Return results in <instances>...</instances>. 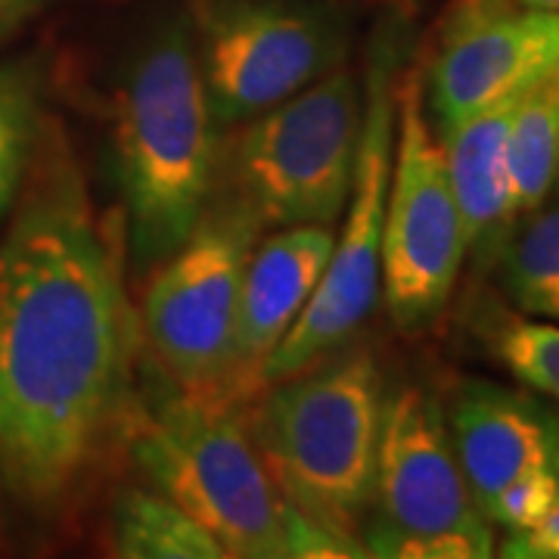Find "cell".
<instances>
[{"label": "cell", "mask_w": 559, "mask_h": 559, "mask_svg": "<svg viewBox=\"0 0 559 559\" xmlns=\"http://www.w3.org/2000/svg\"><path fill=\"white\" fill-rule=\"evenodd\" d=\"M377 520L364 522L367 557H495V525L463 479L444 404L423 385H401L385 399L380 463L373 485Z\"/></svg>", "instance_id": "8992f818"}, {"label": "cell", "mask_w": 559, "mask_h": 559, "mask_svg": "<svg viewBox=\"0 0 559 559\" xmlns=\"http://www.w3.org/2000/svg\"><path fill=\"white\" fill-rule=\"evenodd\" d=\"M559 500L557 466H544L528 476H522L513 485H507L498 498L488 503L485 516L491 525H503L507 532L525 528L535 520H540L554 503Z\"/></svg>", "instance_id": "ffe728a7"}, {"label": "cell", "mask_w": 559, "mask_h": 559, "mask_svg": "<svg viewBox=\"0 0 559 559\" xmlns=\"http://www.w3.org/2000/svg\"><path fill=\"white\" fill-rule=\"evenodd\" d=\"M267 385L249 436L280 495L305 516L360 540L380 463V364L367 352H333Z\"/></svg>", "instance_id": "3957f363"}, {"label": "cell", "mask_w": 559, "mask_h": 559, "mask_svg": "<svg viewBox=\"0 0 559 559\" xmlns=\"http://www.w3.org/2000/svg\"><path fill=\"white\" fill-rule=\"evenodd\" d=\"M500 557L510 559H559V500L532 525L507 532Z\"/></svg>", "instance_id": "7402d4cb"}, {"label": "cell", "mask_w": 559, "mask_h": 559, "mask_svg": "<svg viewBox=\"0 0 559 559\" xmlns=\"http://www.w3.org/2000/svg\"><path fill=\"white\" fill-rule=\"evenodd\" d=\"M50 0H0V40L40 13Z\"/></svg>", "instance_id": "603a6c76"}, {"label": "cell", "mask_w": 559, "mask_h": 559, "mask_svg": "<svg viewBox=\"0 0 559 559\" xmlns=\"http://www.w3.org/2000/svg\"><path fill=\"white\" fill-rule=\"evenodd\" d=\"M259 230L234 197L221 202L162 261L143 296V336L183 395L230 404L242 271Z\"/></svg>", "instance_id": "9c48e42d"}, {"label": "cell", "mask_w": 559, "mask_h": 559, "mask_svg": "<svg viewBox=\"0 0 559 559\" xmlns=\"http://www.w3.org/2000/svg\"><path fill=\"white\" fill-rule=\"evenodd\" d=\"M364 94L348 69H333L289 100L246 121L227 153L234 200L283 230L333 227L352 193L358 165Z\"/></svg>", "instance_id": "5b68a950"}, {"label": "cell", "mask_w": 559, "mask_h": 559, "mask_svg": "<svg viewBox=\"0 0 559 559\" xmlns=\"http://www.w3.org/2000/svg\"><path fill=\"white\" fill-rule=\"evenodd\" d=\"M554 466H557V479H559V439H557V460H554Z\"/></svg>", "instance_id": "d4e9b609"}, {"label": "cell", "mask_w": 559, "mask_h": 559, "mask_svg": "<svg viewBox=\"0 0 559 559\" xmlns=\"http://www.w3.org/2000/svg\"><path fill=\"white\" fill-rule=\"evenodd\" d=\"M333 252V227L301 224L252 246L240 286L230 404L261 392V370L314 296Z\"/></svg>", "instance_id": "7c38bea8"}, {"label": "cell", "mask_w": 559, "mask_h": 559, "mask_svg": "<svg viewBox=\"0 0 559 559\" xmlns=\"http://www.w3.org/2000/svg\"><path fill=\"white\" fill-rule=\"evenodd\" d=\"M395 53L392 47H377L364 87L355 180L336 221L340 234H333V252L314 296L264 364L261 389L340 352L380 305L382 224L395 150Z\"/></svg>", "instance_id": "52a82bcc"}, {"label": "cell", "mask_w": 559, "mask_h": 559, "mask_svg": "<svg viewBox=\"0 0 559 559\" xmlns=\"http://www.w3.org/2000/svg\"><path fill=\"white\" fill-rule=\"evenodd\" d=\"M554 193H559V165H557V180H554Z\"/></svg>", "instance_id": "484cf974"}, {"label": "cell", "mask_w": 559, "mask_h": 559, "mask_svg": "<svg viewBox=\"0 0 559 559\" xmlns=\"http://www.w3.org/2000/svg\"><path fill=\"white\" fill-rule=\"evenodd\" d=\"M40 131V79L35 66H0V224L20 200L22 183L38 153Z\"/></svg>", "instance_id": "ac0fdd59"}, {"label": "cell", "mask_w": 559, "mask_h": 559, "mask_svg": "<svg viewBox=\"0 0 559 559\" xmlns=\"http://www.w3.org/2000/svg\"><path fill=\"white\" fill-rule=\"evenodd\" d=\"M112 554L121 559H224L218 540L159 488H124L112 507Z\"/></svg>", "instance_id": "9a60e30c"}, {"label": "cell", "mask_w": 559, "mask_h": 559, "mask_svg": "<svg viewBox=\"0 0 559 559\" xmlns=\"http://www.w3.org/2000/svg\"><path fill=\"white\" fill-rule=\"evenodd\" d=\"M13 209L0 234V488L47 520L128 439L138 318L121 212L97 209L53 131Z\"/></svg>", "instance_id": "6da1fadb"}, {"label": "cell", "mask_w": 559, "mask_h": 559, "mask_svg": "<svg viewBox=\"0 0 559 559\" xmlns=\"http://www.w3.org/2000/svg\"><path fill=\"white\" fill-rule=\"evenodd\" d=\"M516 103L491 106L439 134L463 218L466 259H473L476 271H491L498 264L520 221L510 178V124Z\"/></svg>", "instance_id": "5bb4252c"}, {"label": "cell", "mask_w": 559, "mask_h": 559, "mask_svg": "<svg viewBox=\"0 0 559 559\" xmlns=\"http://www.w3.org/2000/svg\"><path fill=\"white\" fill-rule=\"evenodd\" d=\"M479 323L488 352L525 389L559 404V323L522 314L516 308H498Z\"/></svg>", "instance_id": "d6986e66"}, {"label": "cell", "mask_w": 559, "mask_h": 559, "mask_svg": "<svg viewBox=\"0 0 559 559\" xmlns=\"http://www.w3.org/2000/svg\"><path fill=\"white\" fill-rule=\"evenodd\" d=\"M128 439L140 469L218 540L224 557L286 559V498L227 401L178 392L134 411Z\"/></svg>", "instance_id": "277c9868"}, {"label": "cell", "mask_w": 559, "mask_h": 559, "mask_svg": "<svg viewBox=\"0 0 559 559\" xmlns=\"http://www.w3.org/2000/svg\"><path fill=\"white\" fill-rule=\"evenodd\" d=\"M528 7H544V10H559V0H520Z\"/></svg>", "instance_id": "cb8c5ba5"}, {"label": "cell", "mask_w": 559, "mask_h": 559, "mask_svg": "<svg viewBox=\"0 0 559 559\" xmlns=\"http://www.w3.org/2000/svg\"><path fill=\"white\" fill-rule=\"evenodd\" d=\"M283 550L286 557L305 559H348L367 557L364 544L348 535H340L336 528L305 516L289 500L283 503Z\"/></svg>", "instance_id": "44dd1931"}, {"label": "cell", "mask_w": 559, "mask_h": 559, "mask_svg": "<svg viewBox=\"0 0 559 559\" xmlns=\"http://www.w3.org/2000/svg\"><path fill=\"white\" fill-rule=\"evenodd\" d=\"M444 417L463 479L481 513L507 485L557 460L559 419L503 385L460 382Z\"/></svg>", "instance_id": "4fadbf2b"}, {"label": "cell", "mask_w": 559, "mask_h": 559, "mask_svg": "<svg viewBox=\"0 0 559 559\" xmlns=\"http://www.w3.org/2000/svg\"><path fill=\"white\" fill-rule=\"evenodd\" d=\"M112 138L128 255L162 264L197 230L221 162L218 121L187 22L156 32L131 60L116 94Z\"/></svg>", "instance_id": "7a4b0ae2"}, {"label": "cell", "mask_w": 559, "mask_h": 559, "mask_svg": "<svg viewBox=\"0 0 559 559\" xmlns=\"http://www.w3.org/2000/svg\"><path fill=\"white\" fill-rule=\"evenodd\" d=\"M557 165L559 62L522 94L510 124V178L520 218L554 197Z\"/></svg>", "instance_id": "e0dca14e"}, {"label": "cell", "mask_w": 559, "mask_h": 559, "mask_svg": "<svg viewBox=\"0 0 559 559\" xmlns=\"http://www.w3.org/2000/svg\"><path fill=\"white\" fill-rule=\"evenodd\" d=\"M559 62V10L520 0H454L423 72L426 109L448 131L491 106L520 100Z\"/></svg>", "instance_id": "8fae6325"}, {"label": "cell", "mask_w": 559, "mask_h": 559, "mask_svg": "<svg viewBox=\"0 0 559 559\" xmlns=\"http://www.w3.org/2000/svg\"><path fill=\"white\" fill-rule=\"evenodd\" d=\"M466 261V237L444 146L429 119L423 72L395 91V150L382 224V301L404 333L429 330L448 311Z\"/></svg>", "instance_id": "ba28073f"}, {"label": "cell", "mask_w": 559, "mask_h": 559, "mask_svg": "<svg viewBox=\"0 0 559 559\" xmlns=\"http://www.w3.org/2000/svg\"><path fill=\"white\" fill-rule=\"evenodd\" d=\"M197 50L221 128L246 124L333 72L342 38L314 10L280 0H230L202 22Z\"/></svg>", "instance_id": "30bf717a"}, {"label": "cell", "mask_w": 559, "mask_h": 559, "mask_svg": "<svg viewBox=\"0 0 559 559\" xmlns=\"http://www.w3.org/2000/svg\"><path fill=\"white\" fill-rule=\"evenodd\" d=\"M495 267L510 308L559 323V200L516 221Z\"/></svg>", "instance_id": "2e32d148"}]
</instances>
